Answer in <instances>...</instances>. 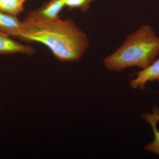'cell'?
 I'll return each mask as SVG.
<instances>
[{
	"instance_id": "obj_1",
	"label": "cell",
	"mask_w": 159,
	"mask_h": 159,
	"mask_svg": "<svg viewBox=\"0 0 159 159\" xmlns=\"http://www.w3.org/2000/svg\"><path fill=\"white\" fill-rule=\"evenodd\" d=\"M23 22L24 29L18 38L44 45L60 61H78L89 48L87 36L73 20L60 18L47 23Z\"/></svg>"
},
{
	"instance_id": "obj_2",
	"label": "cell",
	"mask_w": 159,
	"mask_h": 159,
	"mask_svg": "<svg viewBox=\"0 0 159 159\" xmlns=\"http://www.w3.org/2000/svg\"><path fill=\"white\" fill-rule=\"evenodd\" d=\"M159 54V36L148 25H143L126 37L113 53L106 57L104 65L109 70L121 72L128 68L145 69Z\"/></svg>"
},
{
	"instance_id": "obj_3",
	"label": "cell",
	"mask_w": 159,
	"mask_h": 159,
	"mask_svg": "<svg viewBox=\"0 0 159 159\" xmlns=\"http://www.w3.org/2000/svg\"><path fill=\"white\" fill-rule=\"evenodd\" d=\"M65 7L64 0H50L39 9L29 11L24 21L37 23L54 21L60 18V13Z\"/></svg>"
},
{
	"instance_id": "obj_4",
	"label": "cell",
	"mask_w": 159,
	"mask_h": 159,
	"mask_svg": "<svg viewBox=\"0 0 159 159\" xmlns=\"http://www.w3.org/2000/svg\"><path fill=\"white\" fill-rule=\"evenodd\" d=\"M35 51L32 46L15 41L10 38L9 34L0 31V55L21 54L31 55Z\"/></svg>"
},
{
	"instance_id": "obj_5",
	"label": "cell",
	"mask_w": 159,
	"mask_h": 159,
	"mask_svg": "<svg viewBox=\"0 0 159 159\" xmlns=\"http://www.w3.org/2000/svg\"><path fill=\"white\" fill-rule=\"evenodd\" d=\"M136 74V77L132 80L129 83L132 88L144 89L145 85L148 81H157L159 83V58Z\"/></svg>"
},
{
	"instance_id": "obj_6",
	"label": "cell",
	"mask_w": 159,
	"mask_h": 159,
	"mask_svg": "<svg viewBox=\"0 0 159 159\" xmlns=\"http://www.w3.org/2000/svg\"><path fill=\"white\" fill-rule=\"evenodd\" d=\"M24 24L16 16L0 11V31L10 37L18 38L24 29Z\"/></svg>"
},
{
	"instance_id": "obj_7",
	"label": "cell",
	"mask_w": 159,
	"mask_h": 159,
	"mask_svg": "<svg viewBox=\"0 0 159 159\" xmlns=\"http://www.w3.org/2000/svg\"><path fill=\"white\" fill-rule=\"evenodd\" d=\"M142 117L152 127L155 137L153 142L145 145L144 148L159 155V131L157 129V124L159 122V108L157 107H154L152 113H145L142 115Z\"/></svg>"
},
{
	"instance_id": "obj_8",
	"label": "cell",
	"mask_w": 159,
	"mask_h": 159,
	"mask_svg": "<svg viewBox=\"0 0 159 159\" xmlns=\"http://www.w3.org/2000/svg\"><path fill=\"white\" fill-rule=\"evenodd\" d=\"M24 11V4L17 0H0L1 12L18 16Z\"/></svg>"
},
{
	"instance_id": "obj_9",
	"label": "cell",
	"mask_w": 159,
	"mask_h": 159,
	"mask_svg": "<svg viewBox=\"0 0 159 159\" xmlns=\"http://www.w3.org/2000/svg\"><path fill=\"white\" fill-rule=\"evenodd\" d=\"M94 0H64L65 7L70 10L77 9L82 12L88 10Z\"/></svg>"
},
{
	"instance_id": "obj_10",
	"label": "cell",
	"mask_w": 159,
	"mask_h": 159,
	"mask_svg": "<svg viewBox=\"0 0 159 159\" xmlns=\"http://www.w3.org/2000/svg\"><path fill=\"white\" fill-rule=\"evenodd\" d=\"M17 1H19V2H20L23 3V4H24V3H25V2H26L27 0H17Z\"/></svg>"
},
{
	"instance_id": "obj_11",
	"label": "cell",
	"mask_w": 159,
	"mask_h": 159,
	"mask_svg": "<svg viewBox=\"0 0 159 159\" xmlns=\"http://www.w3.org/2000/svg\"><path fill=\"white\" fill-rule=\"evenodd\" d=\"M0 115H1V109H0Z\"/></svg>"
}]
</instances>
